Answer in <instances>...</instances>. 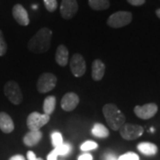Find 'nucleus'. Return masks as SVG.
Here are the masks:
<instances>
[{
    "label": "nucleus",
    "instance_id": "obj_1",
    "mask_svg": "<svg viewBox=\"0 0 160 160\" xmlns=\"http://www.w3.org/2000/svg\"><path fill=\"white\" fill-rule=\"evenodd\" d=\"M52 35V32L50 29H40L29 39L28 43V48L29 51L35 53H43L48 51L51 46Z\"/></svg>",
    "mask_w": 160,
    "mask_h": 160
},
{
    "label": "nucleus",
    "instance_id": "obj_2",
    "mask_svg": "<svg viewBox=\"0 0 160 160\" xmlns=\"http://www.w3.org/2000/svg\"><path fill=\"white\" fill-rule=\"evenodd\" d=\"M103 116L108 126L113 130L118 131L126 123V117L117 105L113 103L105 104L102 108Z\"/></svg>",
    "mask_w": 160,
    "mask_h": 160
},
{
    "label": "nucleus",
    "instance_id": "obj_3",
    "mask_svg": "<svg viewBox=\"0 0 160 160\" xmlns=\"http://www.w3.org/2000/svg\"><path fill=\"white\" fill-rule=\"evenodd\" d=\"M132 15L130 12L119 11L111 14L108 19V25L110 28L118 29L128 25L132 22Z\"/></svg>",
    "mask_w": 160,
    "mask_h": 160
},
{
    "label": "nucleus",
    "instance_id": "obj_4",
    "mask_svg": "<svg viewBox=\"0 0 160 160\" xmlns=\"http://www.w3.org/2000/svg\"><path fill=\"white\" fill-rule=\"evenodd\" d=\"M4 92L12 104H21L22 102V92L15 81H8L4 86Z\"/></svg>",
    "mask_w": 160,
    "mask_h": 160
},
{
    "label": "nucleus",
    "instance_id": "obj_5",
    "mask_svg": "<svg viewBox=\"0 0 160 160\" xmlns=\"http://www.w3.org/2000/svg\"><path fill=\"white\" fill-rule=\"evenodd\" d=\"M144 129L142 126L134 124H124L119 129L121 137L126 141H133L142 135Z\"/></svg>",
    "mask_w": 160,
    "mask_h": 160
},
{
    "label": "nucleus",
    "instance_id": "obj_6",
    "mask_svg": "<svg viewBox=\"0 0 160 160\" xmlns=\"http://www.w3.org/2000/svg\"><path fill=\"white\" fill-rule=\"evenodd\" d=\"M57 84L56 76L52 73H43L39 77L37 83L38 91L41 93H46L54 89Z\"/></svg>",
    "mask_w": 160,
    "mask_h": 160
},
{
    "label": "nucleus",
    "instance_id": "obj_7",
    "mask_svg": "<svg viewBox=\"0 0 160 160\" xmlns=\"http://www.w3.org/2000/svg\"><path fill=\"white\" fill-rule=\"evenodd\" d=\"M50 120V116L41 114L38 112H32L27 118V126L29 131H38L46 125Z\"/></svg>",
    "mask_w": 160,
    "mask_h": 160
},
{
    "label": "nucleus",
    "instance_id": "obj_8",
    "mask_svg": "<svg viewBox=\"0 0 160 160\" xmlns=\"http://www.w3.org/2000/svg\"><path fill=\"white\" fill-rule=\"evenodd\" d=\"M70 70L76 78H80L86 73V64L84 57L79 53H75L70 60Z\"/></svg>",
    "mask_w": 160,
    "mask_h": 160
},
{
    "label": "nucleus",
    "instance_id": "obj_9",
    "mask_svg": "<svg viewBox=\"0 0 160 160\" xmlns=\"http://www.w3.org/2000/svg\"><path fill=\"white\" fill-rule=\"evenodd\" d=\"M158 107L156 103H147L142 106H135L134 107V114L137 116L139 118L142 119H149L153 118L158 112Z\"/></svg>",
    "mask_w": 160,
    "mask_h": 160
},
{
    "label": "nucleus",
    "instance_id": "obj_10",
    "mask_svg": "<svg viewBox=\"0 0 160 160\" xmlns=\"http://www.w3.org/2000/svg\"><path fill=\"white\" fill-rule=\"evenodd\" d=\"M60 10L63 19H72L78 10V5L77 0H62Z\"/></svg>",
    "mask_w": 160,
    "mask_h": 160
},
{
    "label": "nucleus",
    "instance_id": "obj_11",
    "mask_svg": "<svg viewBox=\"0 0 160 160\" xmlns=\"http://www.w3.org/2000/svg\"><path fill=\"white\" fill-rule=\"evenodd\" d=\"M79 103V97L75 92H67L63 95L61 107L65 111H72L74 110Z\"/></svg>",
    "mask_w": 160,
    "mask_h": 160
},
{
    "label": "nucleus",
    "instance_id": "obj_12",
    "mask_svg": "<svg viewBox=\"0 0 160 160\" xmlns=\"http://www.w3.org/2000/svg\"><path fill=\"white\" fill-rule=\"evenodd\" d=\"M12 16L14 20L22 26H27L29 23V18L28 12L22 5L17 4L12 8Z\"/></svg>",
    "mask_w": 160,
    "mask_h": 160
},
{
    "label": "nucleus",
    "instance_id": "obj_13",
    "mask_svg": "<svg viewBox=\"0 0 160 160\" xmlns=\"http://www.w3.org/2000/svg\"><path fill=\"white\" fill-rule=\"evenodd\" d=\"M0 130L5 133H10L14 130L13 121L6 112H0Z\"/></svg>",
    "mask_w": 160,
    "mask_h": 160
},
{
    "label": "nucleus",
    "instance_id": "obj_14",
    "mask_svg": "<svg viewBox=\"0 0 160 160\" xmlns=\"http://www.w3.org/2000/svg\"><path fill=\"white\" fill-rule=\"evenodd\" d=\"M43 133L40 130L28 132L23 137V143L28 147H34L41 141Z\"/></svg>",
    "mask_w": 160,
    "mask_h": 160
},
{
    "label": "nucleus",
    "instance_id": "obj_15",
    "mask_svg": "<svg viewBox=\"0 0 160 160\" xmlns=\"http://www.w3.org/2000/svg\"><path fill=\"white\" fill-rule=\"evenodd\" d=\"M105 74V64L101 60H95L92 64V78L95 81L102 79Z\"/></svg>",
    "mask_w": 160,
    "mask_h": 160
},
{
    "label": "nucleus",
    "instance_id": "obj_16",
    "mask_svg": "<svg viewBox=\"0 0 160 160\" xmlns=\"http://www.w3.org/2000/svg\"><path fill=\"white\" fill-rule=\"evenodd\" d=\"M55 61L58 65L64 67L69 62V50L63 45H60L56 49L55 52Z\"/></svg>",
    "mask_w": 160,
    "mask_h": 160
},
{
    "label": "nucleus",
    "instance_id": "obj_17",
    "mask_svg": "<svg viewBox=\"0 0 160 160\" xmlns=\"http://www.w3.org/2000/svg\"><path fill=\"white\" fill-rule=\"evenodd\" d=\"M137 149L145 156H154L158 153V147L154 143L143 142L137 145Z\"/></svg>",
    "mask_w": 160,
    "mask_h": 160
},
{
    "label": "nucleus",
    "instance_id": "obj_18",
    "mask_svg": "<svg viewBox=\"0 0 160 160\" xmlns=\"http://www.w3.org/2000/svg\"><path fill=\"white\" fill-rule=\"evenodd\" d=\"M92 134L97 138H107L109 135V132L104 125L96 123L92 128Z\"/></svg>",
    "mask_w": 160,
    "mask_h": 160
},
{
    "label": "nucleus",
    "instance_id": "obj_19",
    "mask_svg": "<svg viewBox=\"0 0 160 160\" xmlns=\"http://www.w3.org/2000/svg\"><path fill=\"white\" fill-rule=\"evenodd\" d=\"M55 106H56V98L55 96H47L44 101L43 103V109L45 111V114L50 115L54 111L55 109Z\"/></svg>",
    "mask_w": 160,
    "mask_h": 160
},
{
    "label": "nucleus",
    "instance_id": "obj_20",
    "mask_svg": "<svg viewBox=\"0 0 160 160\" xmlns=\"http://www.w3.org/2000/svg\"><path fill=\"white\" fill-rule=\"evenodd\" d=\"M88 4L92 9L95 11L106 10L110 6L109 0H88Z\"/></svg>",
    "mask_w": 160,
    "mask_h": 160
},
{
    "label": "nucleus",
    "instance_id": "obj_21",
    "mask_svg": "<svg viewBox=\"0 0 160 160\" xmlns=\"http://www.w3.org/2000/svg\"><path fill=\"white\" fill-rule=\"evenodd\" d=\"M53 150L56 152L58 156H65L68 155L71 151V145L69 143L63 142L62 145L58 146L56 148H54Z\"/></svg>",
    "mask_w": 160,
    "mask_h": 160
},
{
    "label": "nucleus",
    "instance_id": "obj_22",
    "mask_svg": "<svg viewBox=\"0 0 160 160\" xmlns=\"http://www.w3.org/2000/svg\"><path fill=\"white\" fill-rule=\"evenodd\" d=\"M52 144L54 148L62 145L63 143V138L60 132H53L51 134Z\"/></svg>",
    "mask_w": 160,
    "mask_h": 160
},
{
    "label": "nucleus",
    "instance_id": "obj_23",
    "mask_svg": "<svg viewBox=\"0 0 160 160\" xmlns=\"http://www.w3.org/2000/svg\"><path fill=\"white\" fill-rule=\"evenodd\" d=\"M98 148V144L93 141H86L82 145L80 146V149L82 151H89V150H93Z\"/></svg>",
    "mask_w": 160,
    "mask_h": 160
},
{
    "label": "nucleus",
    "instance_id": "obj_24",
    "mask_svg": "<svg viewBox=\"0 0 160 160\" xmlns=\"http://www.w3.org/2000/svg\"><path fill=\"white\" fill-rule=\"evenodd\" d=\"M44 4L46 10L50 12H52L57 9V0H44Z\"/></svg>",
    "mask_w": 160,
    "mask_h": 160
},
{
    "label": "nucleus",
    "instance_id": "obj_25",
    "mask_svg": "<svg viewBox=\"0 0 160 160\" xmlns=\"http://www.w3.org/2000/svg\"><path fill=\"white\" fill-rule=\"evenodd\" d=\"M118 160H140V158L134 152H127L126 154L121 155Z\"/></svg>",
    "mask_w": 160,
    "mask_h": 160
},
{
    "label": "nucleus",
    "instance_id": "obj_26",
    "mask_svg": "<svg viewBox=\"0 0 160 160\" xmlns=\"http://www.w3.org/2000/svg\"><path fill=\"white\" fill-rule=\"evenodd\" d=\"M6 51H7V45H6V40L4 38L3 32L0 30V56L5 55Z\"/></svg>",
    "mask_w": 160,
    "mask_h": 160
},
{
    "label": "nucleus",
    "instance_id": "obj_27",
    "mask_svg": "<svg viewBox=\"0 0 160 160\" xmlns=\"http://www.w3.org/2000/svg\"><path fill=\"white\" fill-rule=\"evenodd\" d=\"M127 2L132 6H142L143 4L145 3V0H127Z\"/></svg>",
    "mask_w": 160,
    "mask_h": 160
},
{
    "label": "nucleus",
    "instance_id": "obj_28",
    "mask_svg": "<svg viewBox=\"0 0 160 160\" xmlns=\"http://www.w3.org/2000/svg\"><path fill=\"white\" fill-rule=\"evenodd\" d=\"M27 158H28V160H44L41 158H37L34 152L31 151V150L27 152Z\"/></svg>",
    "mask_w": 160,
    "mask_h": 160
},
{
    "label": "nucleus",
    "instance_id": "obj_29",
    "mask_svg": "<svg viewBox=\"0 0 160 160\" xmlns=\"http://www.w3.org/2000/svg\"><path fill=\"white\" fill-rule=\"evenodd\" d=\"M78 160H92V156L89 153H84L80 155Z\"/></svg>",
    "mask_w": 160,
    "mask_h": 160
},
{
    "label": "nucleus",
    "instance_id": "obj_30",
    "mask_svg": "<svg viewBox=\"0 0 160 160\" xmlns=\"http://www.w3.org/2000/svg\"><path fill=\"white\" fill-rule=\"evenodd\" d=\"M58 155L54 150H52L51 152L47 156V160H57Z\"/></svg>",
    "mask_w": 160,
    "mask_h": 160
},
{
    "label": "nucleus",
    "instance_id": "obj_31",
    "mask_svg": "<svg viewBox=\"0 0 160 160\" xmlns=\"http://www.w3.org/2000/svg\"><path fill=\"white\" fill-rule=\"evenodd\" d=\"M9 160H26V159H25V158L23 157L22 155H14V156L11 157Z\"/></svg>",
    "mask_w": 160,
    "mask_h": 160
},
{
    "label": "nucleus",
    "instance_id": "obj_32",
    "mask_svg": "<svg viewBox=\"0 0 160 160\" xmlns=\"http://www.w3.org/2000/svg\"><path fill=\"white\" fill-rule=\"evenodd\" d=\"M105 160H118V158L115 157V155L113 154H108L105 158Z\"/></svg>",
    "mask_w": 160,
    "mask_h": 160
},
{
    "label": "nucleus",
    "instance_id": "obj_33",
    "mask_svg": "<svg viewBox=\"0 0 160 160\" xmlns=\"http://www.w3.org/2000/svg\"><path fill=\"white\" fill-rule=\"evenodd\" d=\"M156 14H157V16H158V17L160 19V8L159 9H158V10L156 11Z\"/></svg>",
    "mask_w": 160,
    "mask_h": 160
}]
</instances>
